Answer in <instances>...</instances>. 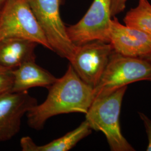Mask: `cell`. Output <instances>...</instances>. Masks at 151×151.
Segmentation results:
<instances>
[{
  "mask_svg": "<svg viewBox=\"0 0 151 151\" xmlns=\"http://www.w3.org/2000/svg\"><path fill=\"white\" fill-rule=\"evenodd\" d=\"M43 103L37 104L27 113V124L42 129L49 118L60 114L86 113L94 100V88L81 80L70 64L65 75L49 87Z\"/></svg>",
  "mask_w": 151,
  "mask_h": 151,
  "instance_id": "cell-1",
  "label": "cell"
},
{
  "mask_svg": "<svg viewBox=\"0 0 151 151\" xmlns=\"http://www.w3.org/2000/svg\"><path fill=\"white\" fill-rule=\"evenodd\" d=\"M127 86L94 99L85 120L92 130L105 135L111 151H135L122 134L119 122L121 106Z\"/></svg>",
  "mask_w": 151,
  "mask_h": 151,
  "instance_id": "cell-2",
  "label": "cell"
},
{
  "mask_svg": "<svg viewBox=\"0 0 151 151\" xmlns=\"http://www.w3.org/2000/svg\"><path fill=\"white\" fill-rule=\"evenodd\" d=\"M151 81V63L142 58L124 56L114 51L101 79L94 88V99L108 95L130 83Z\"/></svg>",
  "mask_w": 151,
  "mask_h": 151,
  "instance_id": "cell-3",
  "label": "cell"
},
{
  "mask_svg": "<svg viewBox=\"0 0 151 151\" xmlns=\"http://www.w3.org/2000/svg\"><path fill=\"white\" fill-rule=\"evenodd\" d=\"M9 38L27 39L52 50L27 0H8L0 12V41Z\"/></svg>",
  "mask_w": 151,
  "mask_h": 151,
  "instance_id": "cell-4",
  "label": "cell"
},
{
  "mask_svg": "<svg viewBox=\"0 0 151 151\" xmlns=\"http://www.w3.org/2000/svg\"><path fill=\"white\" fill-rule=\"evenodd\" d=\"M52 51L70 61L76 45L68 37L60 14V0H27Z\"/></svg>",
  "mask_w": 151,
  "mask_h": 151,
  "instance_id": "cell-5",
  "label": "cell"
},
{
  "mask_svg": "<svg viewBox=\"0 0 151 151\" xmlns=\"http://www.w3.org/2000/svg\"><path fill=\"white\" fill-rule=\"evenodd\" d=\"M111 0H93L81 20L67 27L71 42L78 45L93 41L109 43Z\"/></svg>",
  "mask_w": 151,
  "mask_h": 151,
  "instance_id": "cell-6",
  "label": "cell"
},
{
  "mask_svg": "<svg viewBox=\"0 0 151 151\" xmlns=\"http://www.w3.org/2000/svg\"><path fill=\"white\" fill-rule=\"evenodd\" d=\"M113 52L111 44L101 41L76 45L70 64L81 80L94 88Z\"/></svg>",
  "mask_w": 151,
  "mask_h": 151,
  "instance_id": "cell-7",
  "label": "cell"
},
{
  "mask_svg": "<svg viewBox=\"0 0 151 151\" xmlns=\"http://www.w3.org/2000/svg\"><path fill=\"white\" fill-rule=\"evenodd\" d=\"M37 104L27 91L0 95V142L10 140L19 132L22 117Z\"/></svg>",
  "mask_w": 151,
  "mask_h": 151,
  "instance_id": "cell-8",
  "label": "cell"
},
{
  "mask_svg": "<svg viewBox=\"0 0 151 151\" xmlns=\"http://www.w3.org/2000/svg\"><path fill=\"white\" fill-rule=\"evenodd\" d=\"M110 42L114 51L124 56L144 58L151 54V35L112 19Z\"/></svg>",
  "mask_w": 151,
  "mask_h": 151,
  "instance_id": "cell-9",
  "label": "cell"
},
{
  "mask_svg": "<svg viewBox=\"0 0 151 151\" xmlns=\"http://www.w3.org/2000/svg\"><path fill=\"white\" fill-rule=\"evenodd\" d=\"M38 44L20 38H9L0 41V64L15 69L29 61L35 60Z\"/></svg>",
  "mask_w": 151,
  "mask_h": 151,
  "instance_id": "cell-10",
  "label": "cell"
},
{
  "mask_svg": "<svg viewBox=\"0 0 151 151\" xmlns=\"http://www.w3.org/2000/svg\"><path fill=\"white\" fill-rule=\"evenodd\" d=\"M12 92L27 91L32 87L48 88L57 78L37 65L35 60L25 62L14 70Z\"/></svg>",
  "mask_w": 151,
  "mask_h": 151,
  "instance_id": "cell-11",
  "label": "cell"
},
{
  "mask_svg": "<svg viewBox=\"0 0 151 151\" xmlns=\"http://www.w3.org/2000/svg\"><path fill=\"white\" fill-rule=\"evenodd\" d=\"M91 131L85 120L75 129L45 145H38L30 137H24L20 140V147L23 151H70L80 141L90 135Z\"/></svg>",
  "mask_w": 151,
  "mask_h": 151,
  "instance_id": "cell-12",
  "label": "cell"
},
{
  "mask_svg": "<svg viewBox=\"0 0 151 151\" xmlns=\"http://www.w3.org/2000/svg\"><path fill=\"white\" fill-rule=\"evenodd\" d=\"M125 24L151 35V5L147 0H139L138 5L127 12Z\"/></svg>",
  "mask_w": 151,
  "mask_h": 151,
  "instance_id": "cell-13",
  "label": "cell"
},
{
  "mask_svg": "<svg viewBox=\"0 0 151 151\" xmlns=\"http://www.w3.org/2000/svg\"><path fill=\"white\" fill-rule=\"evenodd\" d=\"M14 70L0 64V95L12 92L14 81Z\"/></svg>",
  "mask_w": 151,
  "mask_h": 151,
  "instance_id": "cell-14",
  "label": "cell"
},
{
  "mask_svg": "<svg viewBox=\"0 0 151 151\" xmlns=\"http://www.w3.org/2000/svg\"><path fill=\"white\" fill-rule=\"evenodd\" d=\"M128 0H111V16L115 17L124 11Z\"/></svg>",
  "mask_w": 151,
  "mask_h": 151,
  "instance_id": "cell-15",
  "label": "cell"
},
{
  "mask_svg": "<svg viewBox=\"0 0 151 151\" xmlns=\"http://www.w3.org/2000/svg\"><path fill=\"white\" fill-rule=\"evenodd\" d=\"M140 119L143 122L146 133L148 139V145L147 148V151H151V120L149 119L145 114L139 113Z\"/></svg>",
  "mask_w": 151,
  "mask_h": 151,
  "instance_id": "cell-16",
  "label": "cell"
},
{
  "mask_svg": "<svg viewBox=\"0 0 151 151\" xmlns=\"http://www.w3.org/2000/svg\"><path fill=\"white\" fill-rule=\"evenodd\" d=\"M142 58H144V59H145V60H148L149 62H150L151 63V54L148 55V56H147L146 57Z\"/></svg>",
  "mask_w": 151,
  "mask_h": 151,
  "instance_id": "cell-17",
  "label": "cell"
},
{
  "mask_svg": "<svg viewBox=\"0 0 151 151\" xmlns=\"http://www.w3.org/2000/svg\"><path fill=\"white\" fill-rule=\"evenodd\" d=\"M7 1H8V0H0V6L4 4Z\"/></svg>",
  "mask_w": 151,
  "mask_h": 151,
  "instance_id": "cell-18",
  "label": "cell"
}]
</instances>
